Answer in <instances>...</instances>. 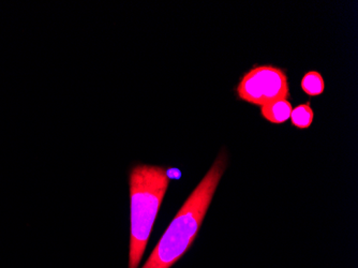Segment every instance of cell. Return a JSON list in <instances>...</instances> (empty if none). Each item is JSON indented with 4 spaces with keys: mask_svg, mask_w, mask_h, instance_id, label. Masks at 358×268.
<instances>
[{
    "mask_svg": "<svg viewBox=\"0 0 358 268\" xmlns=\"http://www.w3.org/2000/svg\"><path fill=\"white\" fill-rule=\"evenodd\" d=\"M301 88L309 96H319L325 90L323 76L317 71H309L303 76L301 83Z\"/></svg>",
    "mask_w": 358,
    "mask_h": 268,
    "instance_id": "cell-6",
    "label": "cell"
},
{
    "mask_svg": "<svg viewBox=\"0 0 358 268\" xmlns=\"http://www.w3.org/2000/svg\"><path fill=\"white\" fill-rule=\"evenodd\" d=\"M313 108H311L310 104H299L296 108L292 110L291 118L292 125L299 129H307L311 126L313 122Z\"/></svg>",
    "mask_w": 358,
    "mask_h": 268,
    "instance_id": "cell-5",
    "label": "cell"
},
{
    "mask_svg": "<svg viewBox=\"0 0 358 268\" xmlns=\"http://www.w3.org/2000/svg\"><path fill=\"white\" fill-rule=\"evenodd\" d=\"M241 100L263 106L289 96V83L285 72L271 66H255L247 72L237 87Z\"/></svg>",
    "mask_w": 358,
    "mask_h": 268,
    "instance_id": "cell-3",
    "label": "cell"
},
{
    "mask_svg": "<svg viewBox=\"0 0 358 268\" xmlns=\"http://www.w3.org/2000/svg\"><path fill=\"white\" fill-rule=\"evenodd\" d=\"M227 167V152L221 150L204 178L179 209L142 268H171L184 257L198 237Z\"/></svg>",
    "mask_w": 358,
    "mask_h": 268,
    "instance_id": "cell-1",
    "label": "cell"
},
{
    "mask_svg": "<svg viewBox=\"0 0 358 268\" xmlns=\"http://www.w3.org/2000/svg\"><path fill=\"white\" fill-rule=\"evenodd\" d=\"M292 104L287 99H278L261 108L263 117L273 124H283L289 120L292 113Z\"/></svg>",
    "mask_w": 358,
    "mask_h": 268,
    "instance_id": "cell-4",
    "label": "cell"
},
{
    "mask_svg": "<svg viewBox=\"0 0 358 268\" xmlns=\"http://www.w3.org/2000/svg\"><path fill=\"white\" fill-rule=\"evenodd\" d=\"M169 183V171L164 167L136 164L130 171L131 239L128 268H138L142 261Z\"/></svg>",
    "mask_w": 358,
    "mask_h": 268,
    "instance_id": "cell-2",
    "label": "cell"
}]
</instances>
